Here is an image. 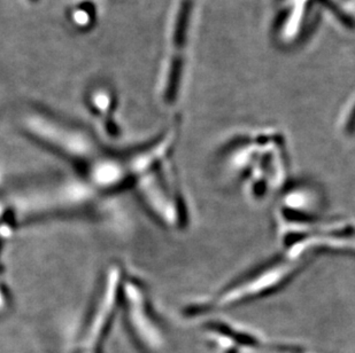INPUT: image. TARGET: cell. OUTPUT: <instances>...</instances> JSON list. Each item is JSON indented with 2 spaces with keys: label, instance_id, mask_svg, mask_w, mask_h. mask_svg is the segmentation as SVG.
<instances>
[{
  "label": "cell",
  "instance_id": "cell-1",
  "mask_svg": "<svg viewBox=\"0 0 355 353\" xmlns=\"http://www.w3.org/2000/svg\"><path fill=\"white\" fill-rule=\"evenodd\" d=\"M183 57L180 55H175L169 62L168 67L167 78L164 83V99L168 102L174 101L178 97V87H180V80H181L182 71H183Z\"/></svg>",
  "mask_w": 355,
  "mask_h": 353
},
{
  "label": "cell",
  "instance_id": "cell-2",
  "mask_svg": "<svg viewBox=\"0 0 355 353\" xmlns=\"http://www.w3.org/2000/svg\"><path fill=\"white\" fill-rule=\"evenodd\" d=\"M190 0H183L181 6L178 8V15L175 19L174 31H173V44L176 48H182L187 43V34H188L189 17L191 8Z\"/></svg>",
  "mask_w": 355,
  "mask_h": 353
},
{
  "label": "cell",
  "instance_id": "cell-3",
  "mask_svg": "<svg viewBox=\"0 0 355 353\" xmlns=\"http://www.w3.org/2000/svg\"><path fill=\"white\" fill-rule=\"evenodd\" d=\"M97 10L90 1H80L71 10V20L80 29H87L96 22Z\"/></svg>",
  "mask_w": 355,
  "mask_h": 353
},
{
  "label": "cell",
  "instance_id": "cell-4",
  "mask_svg": "<svg viewBox=\"0 0 355 353\" xmlns=\"http://www.w3.org/2000/svg\"><path fill=\"white\" fill-rule=\"evenodd\" d=\"M355 127V106L353 108L352 111H351V116H349V131H352Z\"/></svg>",
  "mask_w": 355,
  "mask_h": 353
}]
</instances>
